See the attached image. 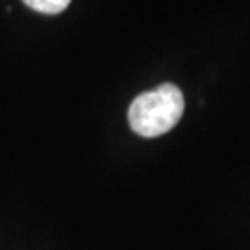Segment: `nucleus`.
Instances as JSON below:
<instances>
[{
    "label": "nucleus",
    "mask_w": 250,
    "mask_h": 250,
    "mask_svg": "<svg viewBox=\"0 0 250 250\" xmlns=\"http://www.w3.org/2000/svg\"><path fill=\"white\" fill-rule=\"evenodd\" d=\"M184 93L174 83H161L160 87L135 97L128 109V123L141 137H158L167 134L184 115Z\"/></svg>",
    "instance_id": "obj_1"
},
{
    "label": "nucleus",
    "mask_w": 250,
    "mask_h": 250,
    "mask_svg": "<svg viewBox=\"0 0 250 250\" xmlns=\"http://www.w3.org/2000/svg\"><path fill=\"white\" fill-rule=\"evenodd\" d=\"M28 8L36 9L39 13H46V15H56L62 13L63 9L71 4V0H22Z\"/></svg>",
    "instance_id": "obj_2"
}]
</instances>
